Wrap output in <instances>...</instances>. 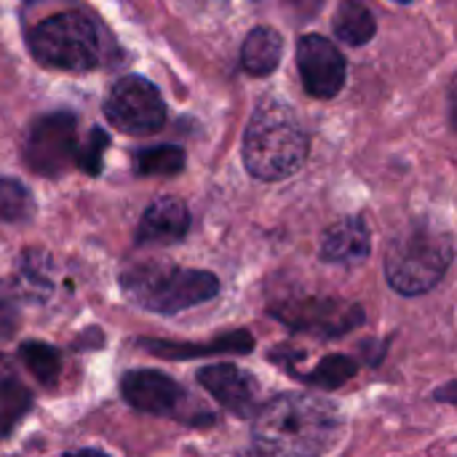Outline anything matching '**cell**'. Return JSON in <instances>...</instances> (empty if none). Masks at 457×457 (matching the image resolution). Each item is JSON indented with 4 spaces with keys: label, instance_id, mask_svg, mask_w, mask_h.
Here are the masks:
<instances>
[{
    "label": "cell",
    "instance_id": "obj_7",
    "mask_svg": "<svg viewBox=\"0 0 457 457\" xmlns=\"http://www.w3.org/2000/svg\"><path fill=\"white\" fill-rule=\"evenodd\" d=\"M104 115L118 131L153 134L166 123V104L150 80L126 75L110 88L104 99Z\"/></svg>",
    "mask_w": 457,
    "mask_h": 457
},
{
    "label": "cell",
    "instance_id": "obj_17",
    "mask_svg": "<svg viewBox=\"0 0 457 457\" xmlns=\"http://www.w3.org/2000/svg\"><path fill=\"white\" fill-rule=\"evenodd\" d=\"M32 407V394L16 380H0V439H8Z\"/></svg>",
    "mask_w": 457,
    "mask_h": 457
},
{
    "label": "cell",
    "instance_id": "obj_4",
    "mask_svg": "<svg viewBox=\"0 0 457 457\" xmlns=\"http://www.w3.org/2000/svg\"><path fill=\"white\" fill-rule=\"evenodd\" d=\"M123 295L153 313H179L185 308L209 303L220 292L217 276L206 270L179 268V265H163V262H147L139 268H131L123 278Z\"/></svg>",
    "mask_w": 457,
    "mask_h": 457
},
{
    "label": "cell",
    "instance_id": "obj_14",
    "mask_svg": "<svg viewBox=\"0 0 457 457\" xmlns=\"http://www.w3.org/2000/svg\"><path fill=\"white\" fill-rule=\"evenodd\" d=\"M150 353L163 359H193V356H212V353H249L254 348V337L249 332H233L217 337L212 343H163V340H145L142 343Z\"/></svg>",
    "mask_w": 457,
    "mask_h": 457
},
{
    "label": "cell",
    "instance_id": "obj_19",
    "mask_svg": "<svg viewBox=\"0 0 457 457\" xmlns=\"http://www.w3.org/2000/svg\"><path fill=\"white\" fill-rule=\"evenodd\" d=\"M35 214L29 190L11 177H0V222H27Z\"/></svg>",
    "mask_w": 457,
    "mask_h": 457
},
{
    "label": "cell",
    "instance_id": "obj_5",
    "mask_svg": "<svg viewBox=\"0 0 457 457\" xmlns=\"http://www.w3.org/2000/svg\"><path fill=\"white\" fill-rule=\"evenodd\" d=\"M29 51L43 67L88 72L102 64V35L99 27L78 11L54 13L29 32Z\"/></svg>",
    "mask_w": 457,
    "mask_h": 457
},
{
    "label": "cell",
    "instance_id": "obj_26",
    "mask_svg": "<svg viewBox=\"0 0 457 457\" xmlns=\"http://www.w3.org/2000/svg\"><path fill=\"white\" fill-rule=\"evenodd\" d=\"M396 3H412V0H396Z\"/></svg>",
    "mask_w": 457,
    "mask_h": 457
},
{
    "label": "cell",
    "instance_id": "obj_1",
    "mask_svg": "<svg viewBox=\"0 0 457 457\" xmlns=\"http://www.w3.org/2000/svg\"><path fill=\"white\" fill-rule=\"evenodd\" d=\"M343 434L340 410L308 394H284L254 412L252 439L265 455H324Z\"/></svg>",
    "mask_w": 457,
    "mask_h": 457
},
{
    "label": "cell",
    "instance_id": "obj_18",
    "mask_svg": "<svg viewBox=\"0 0 457 457\" xmlns=\"http://www.w3.org/2000/svg\"><path fill=\"white\" fill-rule=\"evenodd\" d=\"M185 169V150L174 145H158L137 153V171L142 177H174Z\"/></svg>",
    "mask_w": 457,
    "mask_h": 457
},
{
    "label": "cell",
    "instance_id": "obj_3",
    "mask_svg": "<svg viewBox=\"0 0 457 457\" xmlns=\"http://www.w3.org/2000/svg\"><path fill=\"white\" fill-rule=\"evenodd\" d=\"M453 254V236L439 222L412 220L388 244L386 278L399 295H426L445 278Z\"/></svg>",
    "mask_w": 457,
    "mask_h": 457
},
{
    "label": "cell",
    "instance_id": "obj_11",
    "mask_svg": "<svg viewBox=\"0 0 457 457\" xmlns=\"http://www.w3.org/2000/svg\"><path fill=\"white\" fill-rule=\"evenodd\" d=\"M123 399L147 415H174L185 399V391L166 375L153 370H134L120 380Z\"/></svg>",
    "mask_w": 457,
    "mask_h": 457
},
{
    "label": "cell",
    "instance_id": "obj_21",
    "mask_svg": "<svg viewBox=\"0 0 457 457\" xmlns=\"http://www.w3.org/2000/svg\"><path fill=\"white\" fill-rule=\"evenodd\" d=\"M353 375H356V364L348 356H329V359H321L313 367V372L303 375V380L311 383V386H316V388L332 391V388H340Z\"/></svg>",
    "mask_w": 457,
    "mask_h": 457
},
{
    "label": "cell",
    "instance_id": "obj_24",
    "mask_svg": "<svg viewBox=\"0 0 457 457\" xmlns=\"http://www.w3.org/2000/svg\"><path fill=\"white\" fill-rule=\"evenodd\" d=\"M436 399H439V402H447V404H455L457 407V383L439 388V391H436Z\"/></svg>",
    "mask_w": 457,
    "mask_h": 457
},
{
    "label": "cell",
    "instance_id": "obj_6",
    "mask_svg": "<svg viewBox=\"0 0 457 457\" xmlns=\"http://www.w3.org/2000/svg\"><path fill=\"white\" fill-rule=\"evenodd\" d=\"M24 163L43 177H59L78 161V123L70 112L37 118L21 145Z\"/></svg>",
    "mask_w": 457,
    "mask_h": 457
},
{
    "label": "cell",
    "instance_id": "obj_2",
    "mask_svg": "<svg viewBox=\"0 0 457 457\" xmlns=\"http://www.w3.org/2000/svg\"><path fill=\"white\" fill-rule=\"evenodd\" d=\"M308 158V134L292 107L262 102L244 131V163L252 177L276 182L303 169Z\"/></svg>",
    "mask_w": 457,
    "mask_h": 457
},
{
    "label": "cell",
    "instance_id": "obj_25",
    "mask_svg": "<svg viewBox=\"0 0 457 457\" xmlns=\"http://www.w3.org/2000/svg\"><path fill=\"white\" fill-rule=\"evenodd\" d=\"M450 120H453V129H457V75L450 86Z\"/></svg>",
    "mask_w": 457,
    "mask_h": 457
},
{
    "label": "cell",
    "instance_id": "obj_9",
    "mask_svg": "<svg viewBox=\"0 0 457 457\" xmlns=\"http://www.w3.org/2000/svg\"><path fill=\"white\" fill-rule=\"evenodd\" d=\"M297 67L305 91L316 99H332L345 86V56L321 35L300 37Z\"/></svg>",
    "mask_w": 457,
    "mask_h": 457
},
{
    "label": "cell",
    "instance_id": "obj_16",
    "mask_svg": "<svg viewBox=\"0 0 457 457\" xmlns=\"http://www.w3.org/2000/svg\"><path fill=\"white\" fill-rule=\"evenodd\" d=\"M332 27H335V35L348 46H364L378 32L372 11L361 0H343L335 11Z\"/></svg>",
    "mask_w": 457,
    "mask_h": 457
},
{
    "label": "cell",
    "instance_id": "obj_12",
    "mask_svg": "<svg viewBox=\"0 0 457 457\" xmlns=\"http://www.w3.org/2000/svg\"><path fill=\"white\" fill-rule=\"evenodd\" d=\"M190 212L179 198H158L139 222L137 241L139 244H177L187 236Z\"/></svg>",
    "mask_w": 457,
    "mask_h": 457
},
{
    "label": "cell",
    "instance_id": "obj_8",
    "mask_svg": "<svg viewBox=\"0 0 457 457\" xmlns=\"http://www.w3.org/2000/svg\"><path fill=\"white\" fill-rule=\"evenodd\" d=\"M270 316L281 324L308 332L316 337H340L353 327L364 324V311L353 303H343L335 297H303L289 300L270 308Z\"/></svg>",
    "mask_w": 457,
    "mask_h": 457
},
{
    "label": "cell",
    "instance_id": "obj_23",
    "mask_svg": "<svg viewBox=\"0 0 457 457\" xmlns=\"http://www.w3.org/2000/svg\"><path fill=\"white\" fill-rule=\"evenodd\" d=\"M297 16H303V19H308V16H316L319 11H321V5L327 3V0H284Z\"/></svg>",
    "mask_w": 457,
    "mask_h": 457
},
{
    "label": "cell",
    "instance_id": "obj_13",
    "mask_svg": "<svg viewBox=\"0 0 457 457\" xmlns=\"http://www.w3.org/2000/svg\"><path fill=\"white\" fill-rule=\"evenodd\" d=\"M370 230L359 217H345L332 225L321 238V260L327 262H361L370 254Z\"/></svg>",
    "mask_w": 457,
    "mask_h": 457
},
{
    "label": "cell",
    "instance_id": "obj_10",
    "mask_svg": "<svg viewBox=\"0 0 457 457\" xmlns=\"http://www.w3.org/2000/svg\"><path fill=\"white\" fill-rule=\"evenodd\" d=\"M198 383L233 415L252 418L257 412L260 386L249 372H244L233 364H212L198 372Z\"/></svg>",
    "mask_w": 457,
    "mask_h": 457
},
{
    "label": "cell",
    "instance_id": "obj_22",
    "mask_svg": "<svg viewBox=\"0 0 457 457\" xmlns=\"http://www.w3.org/2000/svg\"><path fill=\"white\" fill-rule=\"evenodd\" d=\"M107 145H110V137H107L102 129H91V137H88L86 145L78 150V166H80L86 174L96 177V174L102 171V158H104Z\"/></svg>",
    "mask_w": 457,
    "mask_h": 457
},
{
    "label": "cell",
    "instance_id": "obj_20",
    "mask_svg": "<svg viewBox=\"0 0 457 457\" xmlns=\"http://www.w3.org/2000/svg\"><path fill=\"white\" fill-rule=\"evenodd\" d=\"M24 367L43 383V386H54L62 375V359L59 353L46 345V343H24L19 351Z\"/></svg>",
    "mask_w": 457,
    "mask_h": 457
},
{
    "label": "cell",
    "instance_id": "obj_15",
    "mask_svg": "<svg viewBox=\"0 0 457 457\" xmlns=\"http://www.w3.org/2000/svg\"><path fill=\"white\" fill-rule=\"evenodd\" d=\"M284 40L273 27H254L241 48V64L252 75H270L281 62Z\"/></svg>",
    "mask_w": 457,
    "mask_h": 457
}]
</instances>
